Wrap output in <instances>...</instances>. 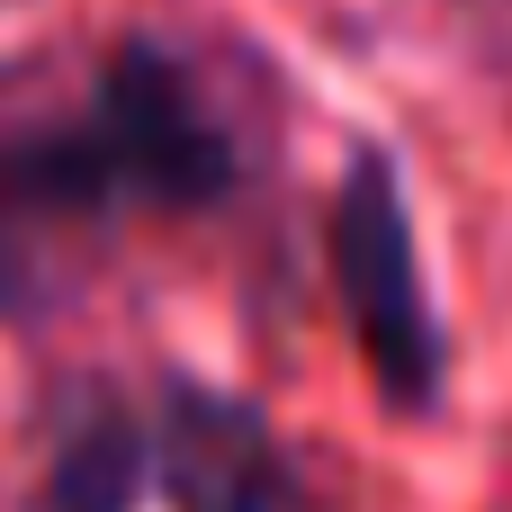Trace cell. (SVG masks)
I'll return each instance as SVG.
<instances>
[{
  "label": "cell",
  "mask_w": 512,
  "mask_h": 512,
  "mask_svg": "<svg viewBox=\"0 0 512 512\" xmlns=\"http://www.w3.org/2000/svg\"><path fill=\"white\" fill-rule=\"evenodd\" d=\"M333 279H342V306L360 324V351H369L378 387L405 414H423L441 396L450 342H441V315H432V288H423V261H414L405 189L378 153H360L342 198H333Z\"/></svg>",
  "instance_id": "cell-2"
},
{
  "label": "cell",
  "mask_w": 512,
  "mask_h": 512,
  "mask_svg": "<svg viewBox=\"0 0 512 512\" xmlns=\"http://www.w3.org/2000/svg\"><path fill=\"white\" fill-rule=\"evenodd\" d=\"M135 477H144V468H135V441H126L117 423H99V441L63 459V486H54V504H63V512H126Z\"/></svg>",
  "instance_id": "cell-4"
},
{
  "label": "cell",
  "mask_w": 512,
  "mask_h": 512,
  "mask_svg": "<svg viewBox=\"0 0 512 512\" xmlns=\"http://www.w3.org/2000/svg\"><path fill=\"white\" fill-rule=\"evenodd\" d=\"M153 459H162V486H171L180 512H297V486H288L270 432L243 405L171 396Z\"/></svg>",
  "instance_id": "cell-3"
},
{
  "label": "cell",
  "mask_w": 512,
  "mask_h": 512,
  "mask_svg": "<svg viewBox=\"0 0 512 512\" xmlns=\"http://www.w3.org/2000/svg\"><path fill=\"white\" fill-rule=\"evenodd\" d=\"M225 189L234 135L207 90L171 54L126 45L117 63H99L81 108L0 126V306L54 297L117 225L189 216Z\"/></svg>",
  "instance_id": "cell-1"
}]
</instances>
